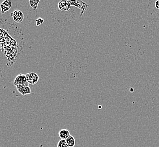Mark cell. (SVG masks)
<instances>
[{"label":"cell","instance_id":"cell-3","mask_svg":"<svg viewBox=\"0 0 159 147\" xmlns=\"http://www.w3.org/2000/svg\"><path fill=\"white\" fill-rule=\"evenodd\" d=\"M11 16L13 17V20L17 23L22 22L24 19V14L19 10H16L11 14Z\"/></svg>","mask_w":159,"mask_h":147},{"label":"cell","instance_id":"cell-5","mask_svg":"<svg viewBox=\"0 0 159 147\" xmlns=\"http://www.w3.org/2000/svg\"><path fill=\"white\" fill-rule=\"evenodd\" d=\"M12 6V2L11 0H5L3 1V2L0 5V9L1 11L2 14H4L5 13L9 11Z\"/></svg>","mask_w":159,"mask_h":147},{"label":"cell","instance_id":"cell-8","mask_svg":"<svg viewBox=\"0 0 159 147\" xmlns=\"http://www.w3.org/2000/svg\"><path fill=\"white\" fill-rule=\"evenodd\" d=\"M70 135V132L67 129H62L58 132L59 137L64 140H66Z\"/></svg>","mask_w":159,"mask_h":147},{"label":"cell","instance_id":"cell-13","mask_svg":"<svg viewBox=\"0 0 159 147\" xmlns=\"http://www.w3.org/2000/svg\"><path fill=\"white\" fill-rule=\"evenodd\" d=\"M155 7L157 9H159V0H157L155 2Z\"/></svg>","mask_w":159,"mask_h":147},{"label":"cell","instance_id":"cell-2","mask_svg":"<svg viewBox=\"0 0 159 147\" xmlns=\"http://www.w3.org/2000/svg\"><path fill=\"white\" fill-rule=\"evenodd\" d=\"M14 85L16 86H29V83L27 80L26 75L23 74H19L17 75L14 81Z\"/></svg>","mask_w":159,"mask_h":147},{"label":"cell","instance_id":"cell-10","mask_svg":"<svg viewBox=\"0 0 159 147\" xmlns=\"http://www.w3.org/2000/svg\"><path fill=\"white\" fill-rule=\"evenodd\" d=\"M40 0H30V3L31 6L32 7V8H34V10L36 9L37 7H38V5L39 2Z\"/></svg>","mask_w":159,"mask_h":147},{"label":"cell","instance_id":"cell-9","mask_svg":"<svg viewBox=\"0 0 159 147\" xmlns=\"http://www.w3.org/2000/svg\"><path fill=\"white\" fill-rule=\"evenodd\" d=\"M67 144L69 147H74L75 145V139L73 136L70 135L68 138L65 140Z\"/></svg>","mask_w":159,"mask_h":147},{"label":"cell","instance_id":"cell-12","mask_svg":"<svg viewBox=\"0 0 159 147\" xmlns=\"http://www.w3.org/2000/svg\"><path fill=\"white\" fill-rule=\"evenodd\" d=\"M42 18H39L38 19L36 20V25L37 26H39V25H40V24H42L44 22V19L43 20H42Z\"/></svg>","mask_w":159,"mask_h":147},{"label":"cell","instance_id":"cell-6","mask_svg":"<svg viewBox=\"0 0 159 147\" xmlns=\"http://www.w3.org/2000/svg\"><path fill=\"white\" fill-rule=\"evenodd\" d=\"M58 7L61 11H67L70 10L71 5L69 0H61L59 2Z\"/></svg>","mask_w":159,"mask_h":147},{"label":"cell","instance_id":"cell-4","mask_svg":"<svg viewBox=\"0 0 159 147\" xmlns=\"http://www.w3.org/2000/svg\"><path fill=\"white\" fill-rule=\"evenodd\" d=\"M26 77H27V80L29 84H32V85L36 84L38 83L39 79L38 75L35 73H28L26 75Z\"/></svg>","mask_w":159,"mask_h":147},{"label":"cell","instance_id":"cell-11","mask_svg":"<svg viewBox=\"0 0 159 147\" xmlns=\"http://www.w3.org/2000/svg\"><path fill=\"white\" fill-rule=\"evenodd\" d=\"M57 147H69L68 144H67L66 141L65 140L61 139V140L58 141L57 144Z\"/></svg>","mask_w":159,"mask_h":147},{"label":"cell","instance_id":"cell-1","mask_svg":"<svg viewBox=\"0 0 159 147\" xmlns=\"http://www.w3.org/2000/svg\"><path fill=\"white\" fill-rule=\"evenodd\" d=\"M70 2L71 6H74L80 9H81V14L80 16H82L84 12L87 9V7L89 5L84 2L82 1V0H69Z\"/></svg>","mask_w":159,"mask_h":147},{"label":"cell","instance_id":"cell-7","mask_svg":"<svg viewBox=\"0 0 159 147\" xmlns=\"http://www.w3.org/2000/svg\"><path fill=\"white\" fill-rule=\"evenodd\" d=\"M16 87L17 91L23 96L30 95L32 93L29 86H17Z\"/></svg>","mask_w":159,"mask_h":147}]
</instances>
